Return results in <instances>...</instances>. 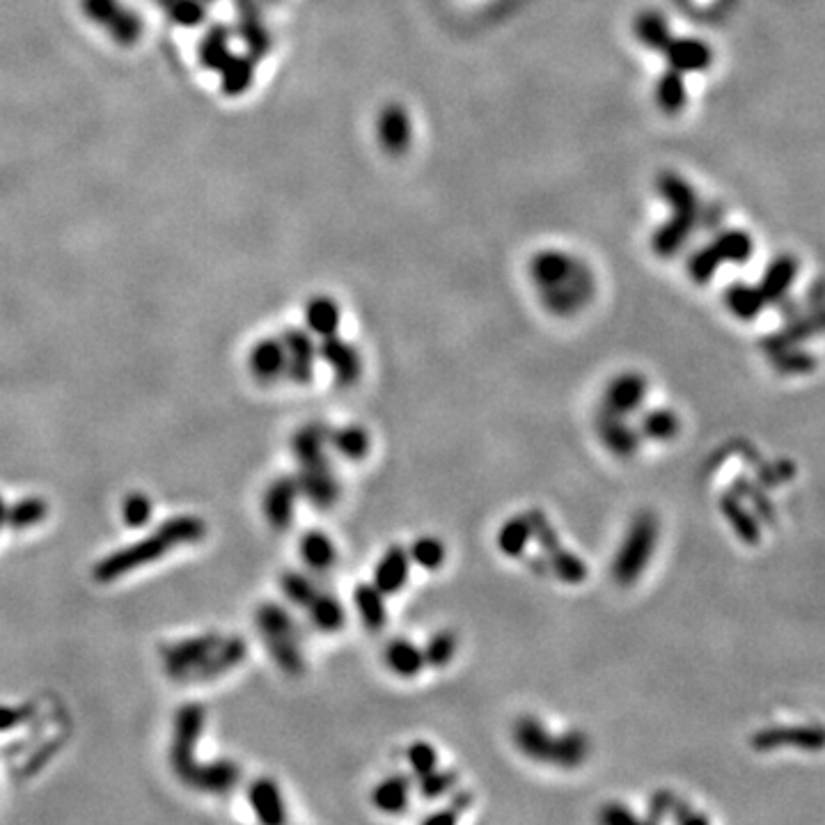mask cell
Returning a JSON list of instances; mask_svg holds the SVG:
<instances>
[{
	"label": "cell",
	"mask_w": 825,
	"mask_h": 825,
	"mask_svg": "<svg viewBox=\"0 0 825 825\" xmlns=\"http://www.w3.org/2000/svg\"><path fill=\"white\" fill-rule=\"evenodd\" d=\"M237 5V33L246 44L248 55L253 60H262L266 53L271 51V33L266 28L262 10H259L257 0H234Z\"/></svg>",
	"instance_id": "e0dca14e"
},
{
	"label": "cell",
	"mask_w": 825,
	"mask_h": 825,
	"mask_svg": "<svg viewBox=\"0 0 825 825\" xmlns=\"http://www.w3.org/2000/svg\"><path fill=\"white\" fill-rule=\"evenodd\" d=\"M204 537H207V523L200 516H172L161 523L149 537L115 550V553L106 555L104 560L94 564L92 578L97 583H113V580H120L127 573L145 567V564L161 560V557L172 553L177 546L198 544Z\"/></svg>",
	"instance_id": "7a4b0ae2"
},
{
	"label": "cell",
	"mask_w": 825,
	"mask_h": 825,
	"mask_svg": "<svg viewBox=\"0 0 825 825\" xmlns=\"http://www.w3.org/2000/svg\"><path fill=\"white\" fill-rule=\"evenodd\" d=\"M713 255L718 257L720 264H745L752 257L754 243L748 232L743 230H727L720 232L711 243Z\"/></svg>",
	"instance_id": "d590c367"
},
{
	"label": "cell",
	"mask_w": 825,
	"mask_h": 825,
	"mask_svg": "<svg viewBox=\"0 0 825 825\" xmlns=\"http://www.w3.org/2000/svg\"><path fill=\"white\" fill-rule=\"evenodd\" d=\"M298 500H301V491H298L296 477L273 479V482L269 484V489L264 491V500H262L266 523L278 532H285L292 528V523L296 518Z\"/></svg>",
	"instance_id": "5bb4252c"
},
{
	"label": "cell",
	"mask_w": 825,
	"mask_h": 825,
	"mask_svg": "<svg viewBox=\"0 0 825 825\" xmlns=\"http://www.w3.org/2000/svg\"><path fill=\"white\" fill-rule=\"evenodd\" d=\"M248 803L255 816L266 825H280L287 821V805L278 782L271 777H257L248 787Z\"/></svg>",
	"instance_id": "44dd1931"
},
{
	"label": "cell",
	"mask_w": 825,
	"mask_h": 825,
	"mask_svg": "<svg viewBox=\"0 0 825 825\" xmlns=\"http://www.w3.org/2000/svg\"><path fill=\"white\" fill-rule=\"evenodd\" d=\"M633 33L642 46H647L649 51L656 53H663L667 49V44L672 42L670 23H667L663 14L654 10L640 12L638 17H635Z\"/></svg>",
	"instance_id": "836d02e7"
},
{
	"label": "cell",
	"mask_w": 825,
	"mask_h": 825,
	"mask_svg": "<svg viewBox=\"0 0 825 825\" xmlns=\"http://www.w3.org/2000/svg\"><path fill=\"white\" fill-rule=\"evenodd\" d=\"M457 782H459L457 773H452V770H443V768H434V770H429V773L418 777V782L413 784V791H418V796H422L424 800H438L457 787Z\"/></svg>",
	"instance_id": "bcb514c9"
},
{
	"label": "cell",
	"mask_w": 825,
	"mask_h": 825,
	"mask_svg": "<svg viewBox=\"0 0 825 825\" xmlns=\"http://www.w3.org/2000/svg\"><path fill=\"white\" fill-rule=\"evenodd\" d=\"M578 257L562 253V250H539L537 255L530 259V280L537 287V292L555 287L573 271Z\"/></svg>",
	"instance_id": "603a6c76"
},
{
	"label": "cell",
	"mask_w": 825,
	"mask_h": 825,
	"mask_svg": "<svg viewBox=\"0 0 825 825\" xmlns=\"http://www.w3.org/2000/svg\"><path fill=\"white\" fill-rule=\"evenodd\" d=\"M159 3L177 26L195 28L207 19V5L200 0H159Z\"/></svg>",
	"instance_id": "7dc6e473"
},
{
	"label": "cell",
	"mask_w": 825,
	"mask_h": 825,
	"mask_svg": "<svg viewBox=\"0 0 825 825\" xmlns=\"http://www.w3.org/2000/svg\"><path fill=\"white\" fill-rule=\"evenodd\" d=\"M230 42H232V33L227 26H214L211 30H207V35L202 37V42L198 46V55H200V62L211 72H218L220 65L230 58Z\"/></svg>",
	"instance_id": "ab89813d"
},
{
	"label": "cell",
	"mask_w": 825,
	"mask_h": 825,
	"mask_svg": "<svg viewBox=\"0 0 825 825\" xmlns=\"http://www.w3.org/2000/svg\"><path fill=\"white\" fill-rule=\"evenodd\" d=\"M658 534L660 523L651 509H642L631 518L622 544L617 546V553L612 557V578L619 587H631L644 576V571L654 560Z\"/></svg>",
	"instance_id": "8992f818"
},
{
	"label": "cell",
	"mask_w": 825,
	"mask_h": 825,
	"mask_svg": "<svg viewBox=\"0 0 825 825\" xmlns=\"http://www.w3.org/2000/svg\"><path fill=\"white\" fill-rule=\"evenodd\" d=\"M406 761L411 766L413 775L420 777L429 770L438 768V752L429 741H415L406 748Z\"/></svg>",
	"instance_id": "f907efd6"
},
{
	"label": "cell",
	"mask_w": 825,
	"mask_h": 825,
	"mask_svg": "<svg viewBox=\"0 0 825 825\" xmlns=\"http://www.w3.org/2000/svg\"><path fill=\"white\" fill-rule=\"evenodd\" d=\"M342 324V310L333 298L314 296L305 305V326L312 335L328 337L335 335Z\"/></svg>",
	"instance_id": "1f68e13d"
},
{
	"label": "cell",
	"mask_w": 825,
	"mask_h": 825,
	"mask_svg": "<svg viewBox=\"0 0 825 825\" xmlns=\"http://www.w3.org/2000/svg\"><path fill=\"white\" fill-rule=\"evenodd\" d=\"M330 429L321 422H308L298 427L292 436V454L296 463H308L328 457Z\"/></svg>",
	"instance_id": "f546056e"
},
{
	"label": "cell",
	"mask_w": 825,
	"mask_h": 825,
	"mask_svg": "<svg viewBox=\"0 0 825 825\" xmlns=\"http://www.w3.org/2000/svg\"><path fill=\"white\" fill-rule=\"evenodd\" d=\"M532 523V541L541 548V555H550L553 550L562 546L560 534H557L555 525L548 521V516L541 509H530L528 512Z\"/></svg>",
	"instance_id": "681fc988"
},
{
	"label": "cell",
	"mask_w": 825,
	"mask_h": 825,
	"mask_svg": "<svg viewBox=\"0 0 825 825\" xmlns=\"http://www.w3.org/2000/svg\"><path fill=\"white\" fill-rule=\"evenodd\" d=\"M468 805H470V796H468V793H461V796H459L457 800H452V803L447 805V807L438 809V812H434V814H429L427 819H424V823H429V825H431V823H440V825L457 823L461 812H463V809H466Z\"/></svg>",
	"instance_id": "db71d44e"
},
{
	"label": "cell",
	"mask_w": 825,
	"mask_h": 825,
	"mask_svg": "<svg viewBox=\"0 0 825 825\" xmlns=\"http://www.w3.org/2000/svg\"><path fill=\"white\" fill-rule=\"evenodd\" d=\"M46 516H49V502L33 495V498H23L14 502L12 507H7L5 525H10L12 530H28L44 523Z\"/></svg>",
	"instance_id": "60d3db41"
},
{
	"label": "cell",
	"mask_w": 825,
	"mask_h": 825,
	"mask_svg": "<svg viewBox=\"0 0 825 825\" xmlns=\"http://www.w3.org/2000/svg\"><path fill=\"white\" fill-rule=\"evenodd\" d=\"M223 638L225 635L211 631V633L195 635V638L165 644V647H161L163 672L168 674L172 681L188 683L193 677V672L198 670L211 651L223 642Z\"/></svg>",
	"instance_id": "9c48e42d"
},
{
	"label": "cell",
	"mask_w": 825,
	"mask_h": 825,
	"mask_svg": "<svg viewBox=\"0 0 825 825\" xmlns=\"http://www.w3.org/2000/svg\"><path fill=\"white\" fill-rule=\"evenodd\" d=\"M248 369L259 383H273L287 374V353L282 340L264 337L248 353Z\"/></svg>",
	"instance_id": "ac0fdd59"
},
{
	"label": "cell",
	"mask_w": 825,
	"mask_h": 825,
	"mask_svg": "<svg viewBox=\"0 0 825 825\" xmlns=\"http://www.w3.org/2000/svg\"><path fill=\"white\" fill-rule=\"evenodd\" d=\"M305 615H308L310 624L317 628L319 633L333 635L340 633L347 622V612H344L342 601L337 599L333 592H326V589H319L317 594L312 596V601L305 605Z\"/></svg>",
	"instance_id": "484cf974"
},
{
	"label": "cell",
	"mask_w": 825,
	"mask_h": 825,
	"mask_svg": "<svg viewBox=\"0 0 825 825\" xmlns=\"http://www.w3.org/2000/svg\"><path fill=\"white\" fill-rule=\"evenodd\" d=\"M328 447L344 461L358 463L372 452V436L360 424H342V427L330 429Z\"/></svg>",
	"instance_id": "83f0119b"
},
{
	"label": "cell",
	"mask_w": 825,
	"mask_h": 825,
	"mask_svg": "<svg viewBox=\"0 0 825 825\" xmlns=\"http://www.w3.org/2000/svg\"><path fill=\"white\" fill-rule=\"evenodd\" d=\"M35 706L33 704H21V706H0V732H10V729H17L23 722L30 720Z\"/></svg>",
	"instance_id": "f5cc1de1"
},
{
	"label": "cell",
	"mask_w": 825,
	"mask_h": 825,
	"mask_svg": "<svg viewBox=\"0 0 825 825\" xmlns=\"http://www.w3.org/2000/svg\"><path fill=\"white\" fill-rule=\"evenodd\" d=\"M495 544H498V550L505 557H512V560L525 557L532 544V523L528 512L507 518V521L500 525Z\"/></svg>",
	"instance_id": "4dcf8cb0"
},
{
	"label": "cell",
	"mask_w": 825,
	"mask_h": 825,
	"mask_svg": "<svg viewBox=\"0 0 825 825\" xmlns=\"http://www.w3.org/2000/svg\"><path fill=\"white\" fill-rule=\"evenodd\" d=\"M385 596L374 583H360L353 589V605L360 622L369 633H379L388 624V605H385Z\"/></svg>",
	"instance_id": "4316f807"
},
{
	"label": "cell",
	"mask_w": 825,
	"mask_h": 825,
	"mask_svg": "<svg viewBox=\"0 0 825 825\" xmlns=\"http://www.w3.org/2000/svg\"><path fill=\"white\" fill-rule=\"evenodd\" d=\"M599 821L608 825H624V823H638V816L631 812V807L622 803H608L601 807Z\"/></svg>",
	"instance_id": "11a10c76"
},
{
	"label": "cell",
	"mask_w": 825,
	"mask_h": 825,
	"mask_svg": "<svg viewBox=\"0 0 825 825\" xmlns=\"http://www.w3.org/2000/svg\"><path fill=\"white\" fill-rule=\"evenodd\" d=\"M280 589L285 594V599L296 605V608L305 610V605L312 601V596L319 592V583L314 580V573H303V571H285L280 576Z\"/></svg>",
	"instance_id": "7bdbcfd3"
},
{
	"label": "cell",
	"mask_w": 825,
	"mask_h": 825,
	"mask_svg": "<svg viewBox=\"0 0 825 825\" xmlns=\"http://www.w3.org/2000/svg\"><path fill=\"white\" fill-rule=\"evenodd\" d=\"M638 429L644 440L670 443V440L681 431V422L677 418V413H672L670 408H649V411L642 413Z\"/></svg>",
	"instance_id": "8d00e7d4"
},
{
	"label": "cell",
	"mask_w": 825,
	"mask_h": 825,
	"mask_svg": "<svg viewBox=\"0 0 825 825\" xmlns=\"http://www.w3.org/2000/svg\"><path fill=\"white\" fill-rule=\"evenodd\" d=\"M512 741L516 750L534 764L573 770L583 766L592 752L589 736L580 729L553 734L537 715H518L512 725Z\"/></svg>",
	"instance_id": "3957f363"
},
{
	"label": "cell",
	"mask_w": 825,
	"mask_h": 825,
	"mask_svg": "<svg viewBox=\"0 0 825 825\" xmlns=\"http://www.w3.org/2000/svg\"><path fill=\"white\" fill-rule=\"evenodd\" d=\"M81 10L88 21L106 30L108 37L120 46H136L145 33L140 14L122 5V0H81Z\"/></svg>",
	"instance_id": "ba28073f"
},
{
	"label": "cell",
	"mask_w": 825,
	"mask_h": 825,
	"mask_svg": "<svg viewBox=\"0 0 825 825\" xmlns=\"http://www.w3.org/2000/svg\"><path fill=\"white\" fill-rule=\"evenodd\" d=\"M722 512H725L727 521L734 525L738 537L745 539V541H757V523H754V518L745 516V509L738 505L736 500H732V498L722 500Z\"/></svg>",
	"instance_id": "816d5d0a"
},
{
	"label": "cell",
	"mask_w": 825,
	"mask_h": 825,
	"mask_svg": "<svg viewBox=\"0 0 825 825\" xmlns=\"http://www.w3.org/2000/svg\"><path fill=\"white\" fill-rule=\"evenodd\" d=\"M725 303H727L729 312L736 314L738 319L750 321L757 317L761 308H764L766 298L759 292V287H750V285H743V282H736V285L727 289Z\"/></svg>",
	"instance_id": "b9f144b4"
},
{
	"label": "cell",
	"mask_w": 825,
	"mask_h": 825,
	"mask_svg": "<svg viewBox=\"0 0 825 825\" xmlns=\"http://www.w3.org/2000/svg\"><path fill=\"white\" fill-rule=\"evenodd\" d=\"M596 436H599L605 450L617 459L635 457L642 445L640 429L631 424L626 415H615L608 411L596 415Z\"/></svg>",
	"instance_id": "4fadbf2b"
},
{
	"label": "cell",
	"mask_w": 825,
	"mask_h": 825,
	"mask_svg": "<svg viewBox=\"0 0 825 825\" xmlns=\"http://www.w3.org/2000/svg\"><path fill=\"white\" fill-rule=\"evenodd\" d=\"M656 191L660 198L667 202L672 209V216L667 223H663L651 237V248L658 257H672L686 246L690 234L699 225V216H702V204L686 179L677 172H660L656 179Z\"/></svg>",
	"instance_id": "277c9868"
},
{
	"label": "cell",
	"mask_w": 825,
	"mask_h": 825,
	"mask_svg": "<svg viewBox=\"0 0 825 825\" xmlns=\"http://www.w3.org/2000/svg\"><path fill=\"white\" fill-rule=\"evenodd\" d=\"M647 397H649L647 376L640 372H622V374L612 376L608 385L603 388L601 411L631 418V415L642 411Z\"/></svg>",
	"instance_id": "8fae6325"
},
{
	"label": "cell",
	"mask_w": 825,
	"mask_h": 825,
	"mask_svg": "<svg viewBox=\"0 0 825 825\" xmlns=\"http://www.w3.org/2000/svg\"><path fill=\"white\" fill-rule=\"evenodd\" d=\"M5 518H7V505H5L3 495H0V528H3V525H5Z\"/></svg>",
	"instance_id": "9f6ffc18"
},
{
	"label": "cell",
	"mask_w": 825,
	"mask_h": 825,
	"mask_svg": "<svg viewBox=\"0 0 825 825\" xmlns=\"http://www.w3.org/2000/svg\"><path fill=\"white\" fill-rule=\"evenodd\" d=\"M383 663L399 679H415L427 667L422 647L406 638H395L385 644Z\"/></svg>",
	"instance_id": "cb8c5ba5"
},
{
	"label": "cell",
	"mask_w": 825,
	"mask_h": 825,
	"mask_svg": "<svg viewBox=\"0 0 825 825\" xmlns=\"http://www.w3.org/2000/svg\"><path fill=\"white\" fill-rule=\"evenodd\" d=\"M376 136L385 154L402 156L413 143V122L408 110L399 104L383 106L376 120Z\"/></svg>",
	"instance_id": "2e32d148"
},
{
	"label": "cell",
	"mask_w": 825,
	"mask_h": 825,
	"mask_svg": "<svg viewBox=\"0 0 825 825\" xmlns=\"http://www.w3.org/2000/svg\"><path fill=\"white\" fill-rule=\"evenodd\" d=\"M296 484L301 498L317 509H333L342 498V484L330 463V457L298 463Z\"/></svg>",
	"instance_id": "30bf717a"
},
{
	"label": "cell",
	"mask_w": 825,
	"mask_h": 825,
	"mask_svg": "<svg viewBox=\"0 0 825 825\" xmlns=\"http://www.w3.org/2000/svg\"><path fill=\"white\" fill-rule=\"evenodd\" d=\"M220 78V88L230 97H239V94L246 92L255 81V60L250 55H239L230 53L223 65L218 69Z\"/></svg>",
	"instance_id": "d6a6232c"
},
{
	"label": "cell",
	"mask_w": 825,
	"mask_h": 825,
	"mask_svg": "<svg viewBox=\"0 0 825 825\" xmlns=\"http://www.w3.org/2000/svg\"><path fill=\"white\" fill-rule=\"evenodd\" d=\"M457 649H459L457 635H454L452 631H447V628H443V631H436L434 635H431V638L427 640V644L422 647L424 663H427V667H436V670H443V667H447L452 663V658H454V654H457Z\"/></svg>",
	"instance_id": "f6af8a7d"
},
{
	"label": "cell",
	"mask_w": 825,
	"mask_h": 825,
	"mask_svg": "<svg viewBox=\"0 0 825 825\" xmlns=\"http://www.w3.org/2000/svg\"><path fill=\"white\" fill-rule=\"evenodd\" d=\"M544 557L548 560L550 573H553V576L560 580V583L580 585V583H585L587 576H589L587 564L580 560V557L569 548L560 546L557 550H553V553L544 555Z\"/></svg>",
	"instance_id": "f35d334b"
},
{
	"label": "cell",
	"mask_w": 825,
	"mask_h": 825,
	"mask_svg": "<svg viewBox=\"0 0 825 825\" xmlns=\"http://www.w3.org/2000/svg\"><path fill=\"white\" fill-rule=\"evenodd\" d=\"M677 3H686V0H677Z\"/></svg>",
	"instance_id": "680465c9"
},
{
	"label": "cell",
	"mask_w": 825,
	"mask_h": 825,
	"mask_svg": "<svg viewBox=\"0 0 825 825\" xmlns=\"http://www.w3.org/2000/svg\"><path fill=\"white\" fill-rule=\"evenodd\" d=\"M207 725V711L200 704H186L177 711L170 743V766L186 787L202 793H230L241 780V768L232 759H218L200 764L195 759V745Z\"/></svg>",
	"instance_id": "6da1fadb"
},
{
	"label": "cell",
	"mask_w": 825,
	"mask_h": 825,
	"mask_svg": "<svg viewBox=\"0 0 825 825\" xmlns=\"http://www.w3.org/2000/svg\"><path fill=\"white\" fill-rule=\"evenodd\" d=\"M301 560L310 573H326L337 564L335 541L321 530H310L301 537Z\"/></svg>",
	"instance_id": "f1b7e54d"
},
{
	"label": "cell",
	"mask_w": 825,
	"mask_h": 825,
	"mask_svg": "<svg viewBox=\"0 0 825 825\" xmlns=\"http://www.w3.org/2000/svg\"><path fill=\"white\" fill-rule=\"evenodd\" d=\"M310 330L292 328L282 335V344H285L287 353V379H292L296 385H308L314 379V367H317V344L312 340Z\"/></svg>",
	"instance_id": "9a60e30c"
},
{
	"label": "cell",
	"mask_w": 825,
	"mask_h": 825,
	"mask_svg": "<svg viewBox=\"0 0 825 825\" xmlns=\"http://www.w3.org/2000/svg\"><path fill=\"white\" fill-rule=\"evenodd\" d=\"M413 796V780L406 775H390L372 789V805L379 809L381 814L397 816L404 814L408 805H411Z\"/></svg>",
	"instance_id": "d4e9b609"
},
{
	"label": "cell",
	"mask_w": 825,
	"mask_h": 825,
	"mask_svg": "<svg viewBox=\"0 0 825 825\" xmlns=\"http://www.w3.org/2000/svg\"><path fill=\"white\" fill-rule=\"evenodd\" d=\"M317 351L340 388H351V385H356L360 381V376H363V358H360L358 349L353 347L351 342L342 340V337L335 333L321 337Z\"/></svg>",
	"instance_id": "7c38bea8"
},
{
	"label": "cell",
	"mask_w": 825,
	"mask_h": 825,
	"mask_svg": "<svg viewBox=\"0 0 825 825\" xmlns=\"http://www.w3.org/2000/svg\"><path fill=\"white\" fill-rule=\"evenodd\" d=\"M255 628L262 635L264 647L280 672L301 677L305 672V654L301 647V628L287 608L266 601L257 605Z\"/></svg>",
	"instance_id": "5b68a950"
},
{
	"label": "cell",
	"mask_w": 825,
	"mask_h": 825,
	"mask_svg": "<svg viewBox=\"0 0 825 825\" xmlns=\"http://www.w3.org/2000/svg\"><path fill=\"white\" fill-rule=\"evenodd\" d=\"M796 273H798L796 259L789 255L777 257L775 262L766 269L764 280H761V285H759V292L764 294V298L770 303L780 301V298L787 294V289L793 285V280H796Z\"/></svg>",
	"instance_id": "e575fe53"
},
{
	"label": "cell",
	"mask_w": 825,
	"mask_h": 825,
	"mask_svg": "<svg viewBox=\"0 0 825 825\" xmlns=\"http://www.w3.org/2000/svg\"><path fill=\"white\" fill-rule=\"evenodd\" d=\"M411 557H408V550L404 546H390L385 553L379 557L374 567V578L372 583L381 589L385 596L399 594L406 587L408 578H411Z\"/></svg>",
	"instance_id": "d6986e66"
},
{
	"label": "cell",
	"mask_w": 825,
	"mask_h": 825,
	"mask_svg": "<svg viewBox=\"0 0 825 825\" xmlns=\"http://www.w3.org/2000/svg\"><path fill=\"white\" fill-rule=\"evenodd\" d=\"M408 550V557L415 567H420L424 571H438L447 560V548L438 537H431V534H424L418 537L411 544Z\"/></svg>",
	"instance_id": "ee69618b"
},
{
	"label": "cell",
	"mask_w": 825,
	"mask_h": 825,
	"mask_svg": "<svg viewBox=\"0 0 825 825\" xmlns=\"http://www.w3.org/2000/svg\"><path fill=\"white\" fill-rule=\"evenodd\" d=\"M663 53L667 58V65H670L672 69H677V72L681 74L704 72V69H709L713 62L711 46L702 42V39L672 37V42L667 44V49Z\"/></svg>",
	"instance_id": "7402d4cb"
},
{
	"label": "cell",
	"mask_w": 825,
	"mask_h": 825,
	"mask_svg": "<svg viewBox=\"0 0 825 825\" xmlns=\"http://www.w3.org/2000/svg\"><path fill=\"white\" fill-rule=\"evenodd\" d=\"M200 3H204V5H209V3H214V0H200Z\"/></svg>",
	"instance_id": "6f0895ef"
},
{
	"label": "cell",
	"mask_w": 825,
	"mask_h": 825,
	"mask_svg": "<svg viewBox=\"0 0 825 825\" xmlns=\"http://www.w3.org/2000/svg\"><path fill=\"white\" fill-rule=\"evenodd\" d=\"M688 101V90L683 74L677 69H667V72L658 78L656 83V104L667 115H677L683 110Z\"/></svg>",
	"instance_id": "74e56055"
},
{
	"label": "cell",
	"mask_w": 825,
	"mask_h": 825,
	"mask_svg": "<svg viewBox=\"0 0 825 825\" xmlns=\"http://www.w3.org/2000/svg\"><path fill=\"white\" fill-rule=\"evenodd\" d=\"M596 296V278L594 271L578 259L573 271L564 278L562 282H557L555 287L544 289L539 292V301L544 305V310L553 317L569 319L576 317L578 312H583L589 303L594 301Z\"/></svg>",
	"instance_id": "52a82bcc"
},
{
	"label": "cell",
	"mask_w": 825,
	"mask_h": 825,
	"mask_svg": "<svg viewBox=\"0 0 825 825\" xmlns=\"http://www.w3.org/2000/svg\"><path fill=\"white\" fill-rule=\"evenodd\" d=\"M246 654H248V644L241 638V635L223 638V642H220L218 647L207 656V660H204L198 670L193 672V677L188 683H202V681L223 677V674L241 665Z\"/></svg>",
	"instance_id": "ffe728a7"
},
{
	"label": "cell",
	"mask_w": 825,
	"mask_h": 825,
	"mask_svg": "<svg viewBox=\"0 0 825 825\" xmlns=\"http://www.w3.org/2000/svg\"><path fill=\"white\" fill-rule=\"evenodd\" d=\"M152 514L154 505L145 493H129L127 498L122 500V521L133 530L145 528V525L152 521Z\"/></svg>",
	"instance_id": "c3c4849f"
}]
</instances>
